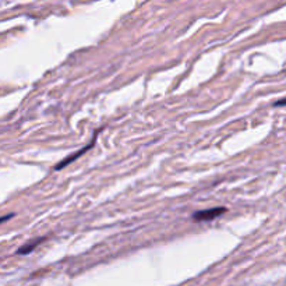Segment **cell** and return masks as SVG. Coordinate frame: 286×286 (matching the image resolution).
I'll return each mask as SVG.
<instances>
[{
	"mask_svg": "<svg viewBox=\"0 0 286 286\" xmlns=\"http://www.w3.org/2000/svg\"><path fill=\"white\" fill-rule=\"evenodd\" d=\"M101 133V129L99 130H96L95 133H94V137H92V140L89 141L88 144L85 145V147H82L81 149H78L77 152H74V154H72V155H69L67 156L66 159H63V161H60L56 166H55V170H60V169H63V168H66L67 165H70L72 162H74V161H77L78 158H80L81 155H84L85 152H88L89 149L91 148H94V145H95V143H96V139H98V134Z\"/></svg>",
	"mask_w": 286,
	"mask_h": 286,
	"instance_id": "cell-1",
	"label": "cell"
},
{
	"mask_svg": "<svg viewBox=\"0 0 286 286\" xmlns=\"http://www.w3.org/2000/svg\"><path fill=\"white\" fill-rule=\"evenodd\" d=\"M285 105V99H279V102L274 103V106H284Z\"/></svg>",
	"mask_w": 286,
	"mask_h": 286,
	"instance_id": "cell-5",
	"label": "cell"
},
{
	"mask_svg": "<svg viewBox=\"0 0 286 286\" xmlns=\"http://www.w3.org/2000/svg\"><path fill=\"white\" fill-rule=\"evenodd\" d=\"M226 213V208L223 207H216V208H210V210H204V211H197L193 214V219L197 222H210L218 218L220 215Z\"/></svg>",
	"mask_w": 286,
	"mask_h": 286,
	"instance_id": "cell-2",
	"label": "cell"
},
{
	"mask_svg": "<svg viewBox=\"0 0 286 286\" xmlns=\"http://www.w3.org/2000/svg\"><path fill=\"white\" fill-rule=\"evenodd\" d=\"M13 216H14L13 214H10V215H4V216H1V218H0V223H1V222H6V220H8V219H11Z\"/></svg>",
	"mask_w": 286,
	"mask_h": 286,
	"instance_id": "cell-4",
	"label": "cell"
},
{
	"mask_svg": "<svg viewBox=\"0 0 286 286\" xmlns=\"http://www.w3.org/2000/svg\"><path fill=\"white\" fill-rule=\"evenodd\" d=\"M46 239H48V237H37V239H34L32 242L25 243L21 249H18L17 251H15V254H18V256H25V254H30V253H32L34 250L37 249L41 243H44Z\"/></svg>",
	"mask_w": 286,
	"mask_h": 286,
	"instance_id": "cell-3",
	"label": "cell"
}]
</instances>
